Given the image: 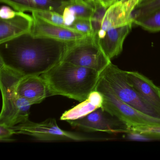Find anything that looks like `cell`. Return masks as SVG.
I'll return each mask as SVG.
<instances>
[{
    "label": "cell",
    "mask_w": 160,
    "mask_h": 160,
    "mask_svg": "<svg viewBox=\"0 0 160 160\" xmlns=\"http://www.w3.org/2000/svg\"><path fill=\"white\" fill-rule=\"evenodd\" d=\"M68 45L28 32L0 44V63L23 76H40L62 61Z\"/></svg>",
    "instance_id": "cell-1"
},
{
    "label": "cell",
    "mask_w": 160,
    "mask_h": 160,
    "mask_svg": "<svg viewBox=\"0 0 160 160\" xmlns=\"http://www.w3.org/2000/svg\"><path fill=\"white\" fill-rule=\"evenodd\" d=\"M99 75L92 69L62 61L42 76L51 96L62 95L82 102L95 90Z\"/></svg>",
    "instance_id": "cell-2"
},
{
    "label": "cell",
    "mask_w": 160,
    "mask_h": 160,
    "mask_svg": "<svg viewBox=\"0 0 160 160\" xmlns=\"http://www.w3.org/2000/svg\"><path fill=\"white\" fill-rule=\"evenodd\" d=\"M22 76L0 63V87L2 99L0 124L13 127L29 120L32 105L19 95L17 89L18 82Z\"/></svg>",
    "instance_id": "cell-3"
},
{
    "label": "cell",
    "mask_w": 160,
    "mask_h": 160,
    "mask_svg": "<svg viewBox=\"0 0 160 160\" xmlns=\"http://www.w3.org/2000/svg\"><path fill=\"white\" fill-rule=\"evenodd\" d=\"M95 90L103 96L102 108L123 122L129 131L142 127L160 126V119L140 112L122 101L100 77Z\"/></svg>",
    "instance_id": "cell-4"
},
{
    "label": "cell",
    "mask_w": 160,
    "mask_h": 160,
    "mask_svg": "<svg viewBox=\"0 0 160 160\" xmlns=\"http://www.w3.org/2000/svg\"><path fill=\"white\" fill-rule=\"evenodd\" d=\"M99 77L122 101L140 112L160 119V111L146 102L128 83L126 71L110 62L100 73Z\"/></svg>",
    "instance_id": "cell-5"
},
{
    "label": "cell",
    "mask_w": 160,
    "mask_h": 160,
    "mask_svg": "<svg viewBox=\"0 0 160 160\" xmlns=\"http://www.w3.org/2000/svg\"><path fill=\"white\" fill-rule=\"evenodd\" d=\"M62 61L101 73L111 62L99 45L97 35L68 42Z\"/></svg>",
    "instance_id": "cell-6"
},
{
    "label": "cell",
    "mask_w": 160,
    "mask_h": 160,
    "mask_svg": "<svg viewBox=\"0 0 160 160\" xmlns=\"http://www.w3.org/2000/svg\"><path fill=\"white\" fill-rule=\"evenodd\" d=\"M11 127L15 134L30 136L41 141H83L98 139L78 133L62 130L59 127L54 118L48 119L41 122H32L28 120L26 122Z\"/></svg>",
    "instance_id": "cell-7"
},
{
    "label": "cell",
    "mask_w": 160,
    "mask_h": 160,
    "mask_svg": "<svg viewBox=\"0 0 160 160\" xmlns=\"http://www.w3.org/2000/svg\"><path fill=\"white\" fill-rule=\"evenodd\" d=\"M71 126L86 132L127 133L129 128L125 124L102 108L81 118L67 121Z\"/></svg>",
    "instance_id": "cell-8"
},
{
    "label": "cell",
    "mask_w": 160,
    "mask_h": 160,
    "mask_svg": "<svg viewBox=\"0 0 160 160\" xmlns=\"http://www.w3.org/2000/svg\"><path fill=\"white\" fill-rule=\"evenodd\" d=\"M32 16L33 24L30 33L34 37H46L66 42L86 37L72 28L49 23L32 14Z\"/></svg>",
    "instance_id": "cell-9"
},
{
    "label": "cell",
    "mask_w": 160,
    "mask_h": 160,
    "mask_svg": "<svg viewBox=\"0 0 160 160\" xmlns=\"http://www.w3.org/2000/svg\"><path fill=\"white\" fill-rule=\"evenodd\" d=\"M142 0H119L107 10L101 30L106 31L112 28L133 24V13Z\"/></svg>",
    "instance_id": "cell-10"
},
{
    "label": "cell",
    "mask_w": 160,
    "mask_h": 160,
    "mask_svg": "<svg viewBox=\"0 0 160 160\" xmlns=\"http://www.w3.org/2000/svg\"><path fill=\"white\" fill-rule=\"evenodd\" d=\"M17 89L19 95L32 105L51 96L47 82L40 75L23 76L18 82Z\"/></svg>",
    "instance_id": "cell-11"
},
{
    "label": "cell",
    "mask_w": 160,
    "mask_h": 160,
    "mask_svg": "<svg viewBox=\"0 0 160 160\" xmlns=\"http://www.w3.org/2000/svg\"><path fill=\"white\" fill-rule=\"evenodd\" d=\"M33 21L32 16L18 12L14 18L0 19V44L30 32Z\"/></svg>",
    "instance_id": "cell-12"
},
{
    "label": "cell",
    "mask_w": 160,
    "mask_h": 160,
    "mask_svg": "<svg viewBox=\"0 0 160 160\" xmlns=\"http://www.w3.org/2000/svg\"><path fill=\"white\" fill-rule=\"evenodd\" d=\"M127 81L151 105L160 111V88L140 73L126 71Z\"/></svg>",
    "instance_id": "cell-13"
},
{
    "label": "cell",
    "mask_w": 160,
    "mask_h": 160,
    "mask_svg": "<svg viewBox=\"0 0 160 160\" xmlns=\"http://www.w3.org/2000/svg\"><path fill=\"white\" fill-rule=\"evenodd\" d=\"M18 12L52 11L62 15L69 1L64 0H0Z\"/></svg>",
    "instance_id": "cell-14"
},
{
    "label": "cell",
    "mask_w": 160,
    "mask_h": 160,
    "mask_svg": "<svg viewBox=\"0 0 160 160\" xmlns=\"http://www.w3.org/2000/svg\"><path fill=\"white\" fill-rule=\"evenodd\" d=\"M132 26L128 25L109 29L106 31L102 39H98L100 47L110 60L121 53L124 40L130 32Z\"/></svg>",
    "instance_id": "cell-15"
},
{
    "label": "cell",
    "mask_w": 160,
    "mask_h": 160,
    "mask_svg": "<svg viewBox=\"0 0 160 160\" xmlns=\"http://www.w3.org/2000/svg\"><path fill=\"white\" fill-rule=\"evenodd\" d=\"M103 102L102 94L95 90L91 92L86 100L64 112L60 119L67 121L81 118L102 108Z\"/></svg>",
    "instance_id": "cell-16"
},
{
    "label": "cell",
    "mask_w": 160,
    "mask_h": 160,
    "mask_svg": "<svg viewBox=\"0 0 160 160\" xmlns=\"http://www.w3.org/2000/svg\"><path fill=\"white\" fill-rule=\"evenodd\" d=\"M67 7L75 14L77 18L91 19L94 4L92 0H71Z\"/></svg>",
    "instance_id": "cell-17"
},
{
    "label": "cell",
    "mask_w": 160,
    "mask_h": 160,
    "mask_svg": "<svg viewBox=\"0 0 160 160\" xmlns=\"http://www.w3.org/2000/svg\"><path fill=\"white\" fill-rule=\"evenodd\" d=\"M133 24L149 31H160V9L145 16L134 19Z\"/></svg>",
    "instance_id": "cell-18"
},
{
    "label": "cell",
    "mask_w": 160,
    "mask_h": 160,
    "mask_svg": "<svg viewBox=\"0 0 160 160\" xmlns=\"http://www.w3.org/2000/svg\"><path fill=\"white\" fill-rule=\"evenodd\" d=\"M92 1L94 4V10L91 18V21L93 33L94 35H96L102 28L103 19L108 8L105 7L97 0Z\"/></svg>",
    "instance_id": "cell-19"
},
{
    "label": "cell",
    "mask_w": 160,
    "mask_h": 160,
    "mask_svg": "<svg viewBox=\"0 0 160 160\" xmlns=\"http://www.w3.org/2000/svg\"><path fill=\"white\" fill-rule=\"evenodd\" d=\"M160 9V0H151L148 2L139 4L133 13V19L145 16Z\"/></svg>",
    "instance_id": "cell-20"
},
{
    "label": "cell",
    "mask_w": 160,
    "mask_h": 160,
    "mask_svg": "<svg viewBox=\"0 0 160 160\" xmlns=\"http://www.w3.org/2000/svg\"><path fill=\"white\" fill-rule=\"evenodd\" d=\"M32 13L49 23L59 26H66L64 24L62 15L57 12L47 11H35L32 12Z\"/></svg>",
    "instance_id": "cell-21"
},
{
    "label": "cell",
    "mask_w": 160,
    "mask_h": 160,
    "mask_svg": "<svg viewBox=\"0 0 160 160\" xmlns=\"http://www.w3.org/2000/svg\"><path fill=\"white\" fill-rule=\"evenodd\" d=\"M71 28L86 36H93V29L90 19L77 18Z\"/></svg>",
    "instance_id": "cell-22"
},
{
    "label": "cell",
    "mask_w": 160,
    "mask_h": 160,
    "mask_svg": "<svg viewBox=\"0 0 160 160\" xmlns=\"http://www.w3.org/2000/svg\"><path fill=\"white\" fill-rule=\"evenodd\" d=\"M130 131L142 133L148 136L153 139H160V126H152V127H142L132 129Z\"/></svg>",
    "instance_id": "cell-23"
},
{
    "label": "cell",
    "mask_w": 160,
    "mask_h": 160,
    "mask_svg": "<svg viewBox=\"0 0 160 160\" xmlns=\"http://www.w3.org/2000/svg\"><path fill=\"white\" fill-rule=\"evenodd\" d=\"M15 134L14 132L11 127L0 124V140L2 142H9L12 141V138Z\"/></svg>",
    "instance_id": "cell-24"
},
{
    "label": "cell",
    "mask_w": 160,
    "mask_h": 160,
    "mask_svg": "<svg viewBox=\"0 0 160 160\" xmlns=\"http://www.w3.org/2000/svg\"><path fill=\"white\" fill-rule=\"evenodd\" d=\"M62 15L65 26L71 28L77 18L75 14L68 7H66L64 9Z\"/></svg>",
    "instance_id": "cell-25"
},
{
    "label": "cell",
    "mask_w": 160,
    "mask_h": 160,
    "mask_svg": "<svg viewBox=\"0 0 160 160\" xmlns=\"http://www.w3.org/2000/svg\"><path fill=\"white\" fill-rule=\"evenodd\" d=\"M17 12H15L10 7L3 5L0 9V18L1 19L7 20L14 18L16 16Z\"/></svg>",
    "instance_id": "cell-26"
},
{
    "label": "cell",
    "mask_w": 160,
    "mask_h": 160,
    "mask_svg": "<svg viewBox=\"0 0 160 160\" xmlns=\"http://www.w3.org/2000/svg\"><path fill=\"white\" fill-rule=\"evenodd\" d=\"M126 134H127V138L132 140L137 141H149L154 139L151 137L138 132L130 131L126 133Z\"/></svg>",
    "instance_id": "cell-27"
},
{
    "label": "cell",
    "mask_w": 160,
    "mask_h": 160,
    "mask_svg": "<svg viewBox=\"0 0 160 160\" xmlns=\"http://www.w3.org/2000/svg\"><path fill=\"white\" fill-rule=\"evenodd\" d=\"M97 1L107 8H109L111 5L117 1V0H97Z\"/></svg>",
    "instance_id": "cell-28"
},
{
    "label": "cell",
    "mask_w": 160,
    "mask_h": 160,
    "mask_svg": "<svg viewBox=\"0 0 160 160\" xmlns=\"http://www.w3.org/2000/svg\"><path fill=\"white\" fill-rule=\"evenodd\" d=\"M150 1H151V0H142V1H141V2H140V3H139L138 5H139V4H143V3H146V2H148Z\"/></svg>",
    "instance_id": "cell-29"
},
{
    "label": "cell",
    "mask_w": 160,
    "mask_h": 160,
    "mask_svg": "<svg viewBox=\"0 0 160 160\" xmlns=\"http://www.w3.org/2000/svg\"><path fill=\"white\" fill-rule=\"evenodd\" d=\"M64 1H70L71 0H64Z\"/></svg>",
    "instance_id": "cell-30"
},
{
    "label": "cell",
    "mask_w": 160,
    "mask_h": 160,
    "mask_svg": "<svg viewBox=\"0 0 160 160\" xmlns=\"http://www.w3.org/2000/svg\"><path fill=\"white\" fill-rule=\"evenodd\" d=\"M119 1V0H117V1Z\"/></svg>",
    "instance_id": "cell-31"
},
{
    "label": "cell",
    "mask_w": 160,
    "mask_h": 160,
    "mask_svg": "<svg viewBox=\"0 0 160 160\" xmlns=\"http://www.w3.org/2000/svg\"></svg>",
    "instance_id": "cell-32"
}]
</instances>
